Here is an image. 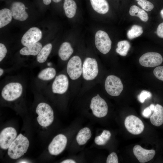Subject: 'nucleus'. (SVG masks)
Returning <instances> with one entry per match:
<instances>
[{"label":"nucleus","mask_w":163,"mask_h":163,"mask_svg":"<svg viewBox=\"0 0 163 163\" xmlns=\"http://www.w3.org/2000/svg\"><path fill=\"white\" fill-rule=\"evenodd\" d=\"M27 138L20 133L9 146L8 154L11 159H18L27 152L29 145Z\"/></svg>","instance_id":"1"},{"label":"nucleus","mask_w":163,"mask_h":163,"mask_svg":"<svg viewBox=\"0 0 163 163\" xmlns=\"http://www.w3.org/2000/svg\"><path fill=\"white\" fill-rule=\"evenodd\" d=\"M36 112L38 114V123L41 126L46 127L53 122L54 118L53 111L48 104L41 102L39 104L36 108Z\"/></svg>","instance_id":"2"},{"label":"nucleus","mask_w":163,"mask_h":163,"mask_svg":"<svg viewBox=\"0 0 163 163\" xmlns=\"http://www.w3.org/2000/svg\"><path fill=\"white\" fill-rule=\"evenodd\" d=\"M21 84L18 82H11L6 85L3 88L1 95L5 100L14 101L21 96L23 92Z\"/></svg>","instance_id":"3"},{"label":"nucleus","mask_w":163,"mask_h":163,"mask_svg":"<svg viewBox=\"0 0 163 163\" xmlns=\"http://www.w3.org/2000/svg\"><path fill=\"white\" fill-rule=\"evenodd\" d=\"M98 73V64L96 60L90 57L86 58L83 63L82 68L83 78L87 81L94 79Z\"/></svg>","instance_id":"4"},{"label":"nucleus","mask_w":163,"mask_h":163,"mask_svg":"<svg viewBox=\"0 0 163 163\" xmlns=\"http://www.w3.org/2000/svg\"><path fill=\"white\" fill-rule=\"evenodd\" d=\"M106 91L110 95L117 96L122 91L123 87L120 79L118 77L113 75L108 76L105 83Z\"/></svg>","instance_id":"5"},{"label":"nucleus","mask_w":163,"mask_h":163,"mask_svg":"<svg viewBox=\"0 0 163 163\" xmlns=\"http://www.w3.org/2000/svg\"><path fill=\"white\" fill-rule=\"evenodd\" d=\"M95 46L101 53L106 54L110 50L112 42L107 34L105 31L98 30L95 37Z\"/></svg>","instance_id":"6"},{"label":"nucleus","mask_w":163,"mask_h":163,"mask_svg":"<svg viewBox=\"0 0 163 163\" xmlns=\"http://www.w3.org/2000/svg\"><path fill=\"white\" fill-rule=\"evenodd\" d=\"M90 108L93 115L97 117H103L107 115L108 112V106L106 102L98 94L92 99Z\"/></svg>","instance_id":"7"},{"label":"nucleus","mask_w":163,"mask_h":163,"mask_svg":"<svg viewBox=\"0 0 163 163\" xmlns=\"http://www.w3.org/2000/svg\"><path fill=\"white\" fill-rule=\"evenodd\" d=\"M82 61L80 57L75 56L72 57L67 63V71L72 80L78 79L82 73Z\"/></svg>","instance_id":"8"},{"label":"nucleus","mask_w":163,"mask_h":163,"mask_svg":"<svg viewBox=\"0 0 163 163\" xmlns=\"http://www.w3.org/2000/svg\"><path fill=\"white\" fill-rule=\"evenodd\" d=\"M124 124L128 131L133 135H139L143 131L144 126L142 121L136 116L130 115L127 117Z\"/></svg>","instance_id":"9"},{"label":"nucleus","mask_w":163,"mask_h":163,"mask_svg":"<svg viewBox=\"0 0 163 163\" xmlns=\"http://www.w3.org/2000/svg\"><path fill=\"white\" fill-rule=\"evenodd\" d=\"M163 62L161 55L156 52L145 53L139 58V62L142 66L147 67H153L161 64Z\"/></svg>","instance_id":"10"},{"label":"nucleus","mask_w":163,"mask_h":163,"mask_svg":"<svg viewBox=\"0 0 163 163\" xmlns=\"http://www.w3.org/2000/svg\"><path fill=\"white\" fill-rule=\"evenodd\" d=\"M66 137L64 135L56 136L50 144L48 149L52 155H56L60 154L65 149L67 144Z\"/></svg>","instance_id":"11"},{"label":"nucleus","mask_w":163,"mask_h":163,"mask_svg":"<svg viewBox=\"0 0 163 163\" xmlns=\"http://www.w3.org/2000/svg\"><path fill=\"white\" fill-rule=\"evenodd\" d=\"M16 130L12 127L3 129L0 134V147L3 149H7L17 137Z\"/></svg>","instance_id":"12"},{"label":"nucleus","mask_w":163,"mask_h":163,"mask_svg":"<svg viewBox=\"0 0 163 163\" xmlns=\"http://www.w3.org/2000/svg\"><path fill=\"white\" fill-rule=\"evenodd\" d=\"M42 32L38 28L32 27L23 35L21 39L22 44L26 46L38 42L42 38Z\"/></svg>","instance_id":"13"},{"label":"nucleus","mask_w":163,"mask_h":163,"mask_svg":"<svg viewBox=\"0 0 163 163\" xmlns=\"http://www.w3.org/2000/svg\"><path fill=\"white\" fill-rule=\"evenodd\" d=\"M69 85L68 77L64 74L57 76L52 85V90L54 93L62 94L67 90Z\"/></svg>","instance_id":"14"},{"label":"nucleus","mask_w":163,"mask_h":163,"mask_svg":"<svg viewBox=\"0 0 163 163\" xmlns=\"http://www.w3.org/2000/svg\"><path fill=\"white\" fill-rule=\"evenodd\" d=\"M133 151L135 156L141 163H145L151 160L155 154V150L145 149L138 145L134 146Z\"/></svg>","instance_id":"15"},{"label":"nucleus","mask_w":163,"mask_h":163,"mask_svg":"<svg viewBox=\"0 0 163 163\" xmlns=\"http://www.w3.org/2000/svg\"><path fill=\"white\" fill-rule=\"evenodd\" d=\"M11 10L12 17L15 19L23 21L26 20L28 15L26 11V7L24 4L20 2H13L11 6Z\"/></svg>","instance_id":"16"},{"label":"nucleus","mask_w":163,"mask_h":163,"mask_svg":"<svg viewBox=\"0 0 163 163\" xmlns=\"http://www.w3.org/2000/svg\"><path fill=\"white\" fill-rule=\"evenodd\" d=\"M150 119L152 124L157 126H160L163 123V107L161 105L157 104L155 106Z\"/></svg>","instance_id":"17"},{"label":"nucleus","mask_w":163,"mask_h":163,"mask_svg":"<svg viewBox=\"0 0 163 163\" xmlns=\"http://www.w3.org/2000/svg\"><path fill=\"white\" fill-rule=\"evenodd\" d=\"M93 9L97 13L104 14L109 10V5L106 0H90Z\"/></svg>","instance_id":"18"},{"label":"nucleus","mask_w":163,"mask_h":163,"mask_svg":"<svg viewBox=\"0 0 163 163\" xmlns=\"http://www.w3.org/2000/svg\"><path fill=\"white\" fill-rule=\"evenodd\" d=\"M42 48V45L39 42L25 46L20 51V53L23 55L36 56L37 55Z\"/></svg>","instance_id":"19"},{"label":"nucleus","mask_w":163,"mask_h":163,"mask_svg":"<svg viewBox=\"0 0 163 163\" xmlns=\"http://www.w3.org/2000/svg\"><path fill=\"white\" fill-rule=\"evenodd\" d=\"M73 52V50L70 44L68 42H64L60 46L58 51V55L63 61L67 60Z\"/></svg>","instance_id":"20"},{"label":"nucleus","mask_w":163,"mask_h":163,"mask_svg":"<svg viewBox=\"0 0 163 163\" xmlns=\"http://www.w3.org/2000/svg\"><path fill=\"white\" fill-rule=\"evenodd\" d=\"M63 8L66 16L72 18L75 15L77 8L76 4L74 0H64Z\"/></svg>","instance_id":"21"},{"label":"nucleus","mask_w":163,"mask_h":163,"mask_svg":"<svg viewBox=\"0 0 163 163\" xmlns=\"http://www.w3.org/2000/svg\"><path fill=\"white\" fill-rule=\"evenodd\" d=\"M91 136L90 129L88 127H85L79 130L76 136V140L79 145H84L86 143Z\"/></svg>","instance_id":"22"},{"label":"nucleus","mask_w":163,"mask_h":163,"mask_svg":"<svg viewBox=\"0 0 163 163\" xmlns=\"http://www.w3.org/2000/svg\"><path fill=\"white\" fill-rule=\"evenodd\" d=\"M52 48L51 43H48L43 47L37 55V61L41 63L45 62L50 53Z\"/></svg>","instance_id":"23"},{"label":"nucleus","mask_w":163,"mask_h":163,"mask_svg":"<svg viewBox=\"0 0 163 163\" xmlns=\"http://www.w3.org/2000/svg\"><path fill=\"white\" fill-rule=\"evenodd\" d=\"M129 13L131 16L138 17L142 21L145 22L147 21L149 19V16L146 12L136 5L131 6L129 10Z\"/></svg>","instance_id":"24"},{"label":"nucleus","mask_w":163,"mask_h":163,"mask_svg":"<svg viewBox=\"0 0 163 163\" xmlns=\"http://www.w3.org/2000/svg\"><path fill=\"white\" fill-rule=\"evenodd\" d=\"M12 13L11 10L5 8L0 11V28L9 24L12 19Z\"/></svg>","instance_id":"25"},{"label":"nucleus","mask_w":163,"mask_h":163,"mask_svg":"<svg viewBox=\"0 0 163 163\" xmlns=\"http://www.w3.org/2000/svg\"><path fill=\"white\" fill-rule=\"evenodd\" d=\"M55 69L48 67L42 70L38 74L37 77L39 79L43 81H49L53 79L56 75Z\"/></svg>","instance_id":"26"},{"label":"nucleus","mask_w":163,"mask_h":163,"mask_svg":"<svg viewBox=\"0 0 163 163\" xmlns=\"http://www.w3.org/2000/svg\"><path fill=\"white\" fill-rule=\"evenodd\" d=\"M117 47L116 49V52L120 56H126L129 50L130 45L129 42L126 40L119 42Z\"/></svg>","instance_id":"27"},{"label":"nucleus","mask_w":163,"mask_h":163,"mask_svg":"<svg viewBox=\"0 0 163 163\" xmlns=\"http://www.w3.org/2000/svg\"><path fill=\"white\" fill-rule=\"evenodd\" d=\"M111 136V134L110 131L104 130L100 135L95 137L94 142L98 145H104L110 139Z\"/></svg>","instance_id":"28"},{"label":"nucleus","mask_w":163,"mask_h":163,"mask_svg":"<svg viewBox=\"0 0 163 163\" xmlns=\"http://www.w3.org/2000/svg\"><path fill=\"white\" fill-rule=\"evenodd\" d=\"M142 27L138 25H133L127 32L128 38L130 40L140 36L143 33Z\"/></svg>","instance_id":"29"},{"label":"nucleus","mask_w":163,"mask_h":163,"mask_svg":"<svg viewBox=\"0 0 163 163\" xmlns=\"http://www.w3.org/2000/svg\"><path fill=\"white\" fill-rule=\"evenodd\" d=\"M138 4L143 9L147 11L152 10L154 7L153 4L147 0H136Z\"/></svg>","instance_id":"30"},{"label":"nucleus","mask_w":163,"mask_h":163,"mask_svg":"<svg viewBox=\"0 0 163 163\" xmlns=\"http://www.w3.org/2000/svg\"><path fill=\"white\" fill-rule=\"evenodd\" d=\"M151 93L149 91L143 90L141 91L138 97L139 101L141 103H143L145 100L148 98H150L152 96Z\"/></svg>","instance_id":"31"},{"label":"nucleus","mask_w":163,"mask_h":163,"mask_svg":"<svg viewBox=\"0 0 163 163\" xmlns=\"http://www.w3.org/2000/svg\"><path fill=\"white\" fill-rule=\"evenodd\" d=\"M153 74L158 79L163 81V66L156 67L153 70Z\"/></svg>","instance_id":"32"},{"label":"nucleus","mask_w":163,"mask_h":163,"mask_svg":"<svg viewBox=\"0 0 163 163\" xmlns=\"http://www.w3.org/2000/svg\"><path fill=\"white\" fill-rule=\"evenodd\" d=\"M117 156L116 153L112 152L107 157L106 160L107 163H118Z\"/></svg>","instance_id":"33"},{"label":"nucleus","mask_w":163,"mask_h":163,"mask_svg":"<svg viewBox=\"0 0 163 163\" xmlns=\"http://www.w3.org/2000/svg\"><path fill=\"white\" fill-rule=\"evenodd\" d=\"M7 50L5 46L2 43H0V61L1 62L5 57Z\"/></svg>","instance_id":"34"},{"label":"nucleus","mask_w":163,"mask_h":163,"mask_svg":"<svg viewBox=\"0 0 163 163\" xmlns=\"http://www.w3.org/2000/svg\"><path fill=\"white\" fill-rule=\"evenodd\" d=\"M152 111L150 109L149 107L145 108L142 112V115L144 117L147 118L150 117Z\"/></svg>","instance_id":"35"},{"label":"nucleus","mask_w":163,"mask_h":163,"mask_svg":"<svg viewBox=\"0 0 163 163\" xmlns=\"http://www.w3.org/2000/svg\"><path fill=\"white\" fill-rule=\"evenodd\" d=\"M156 33L159 37L163 38V22L160 24L158 26Z\"/></svg>","instance_id":"36"},{"label":"nucleus","mask_w":163,"mask_h":163,"mask_svg":"<svg viewBox=\"0 0 163 163\" xmlns=\"http://www.w3.org/2000/svg\"><path fill=\"white\" fill-rule=\"evenodd\" d=\"M61 163H75V161L71 159H68L64 160L62 161Z\"/></svg>","instance_id":"37"},{"label":"nucleus","mask_w":163,"mask_h":163,"mask_svg":"<svg viewBox=\"0 0 163 163\" xmlns=\"http://www.w3.org/2000/svg\"><path fill=\"white\" fill-rule=\"evenodd\" d=\"M44 4L46 5L50 4L51 2V0H43Z\"/></svg>","instance_id":"38"},{"label":"nucleus","mask_w":163,"mask_h":163,"mask_svg":"<svg viewBox=\"0 0 163 163\" xmlns=\"http://www.w3.org/2000/svg\"><path fill=\"white\" fill-rule=\"evenodd\" d=\"M149 107L151 110L153 112L155 108V105L153 104H152L149 106Z\"/></svg>","instance_id":"39"},{"label":"nucleus","mask_w":163,"mask_h":163,"mask_svg":"<svg viewBox=\"0 0 163 163\" xmlns=\"http://www.w3.org/2000/svg\"><path fill=\"white\" fill-rule=\"evenodd\" d=\"M4 73V70L2 68H0V76H1Z\"/></svg>","instance_id":"40"},{"label":"nucleus","mask_w":163,"mask_h":163,"mask_svg":"<svg viewBox=\"0 0 163 163\" xmlns=\"http://www.w3.org/2000/svg\"><path fill=\"white\" fill-rule=\"evenodd\" d=\"M62 0H52V1L56 3H59Z\"/></svg>","instance_id":"41"},{"label":"nucleus","mask_w":163,"mask_h":163,"mask_svg":"<svg viewBox=\"0 0 163 163\" xmlns=\"http://www.w3.org/2000/svg\"><path fill=\"white\" fill-rule=\"evenodd\" d=\"M160 14L161 17L163 18V8L161 11Z\"/></svg>","instance_id":"42"},{"label":"nucleus","mask_w":163,"mask_h":163,"mask_svg":"<svg viewBox=\"0 0 163 163\" xmlns=\"http://www.w3.org/2000/svg\"><path fill=\"white\" fill-rule=\"evenodd\" d=\"M28 162L27 161H20V163H27Z\"/></svg>","instance_id":"43"},{"label":"nucleus","mask_w":163,"mask_h":163,"mask_svg":"<svg viewBox=\"0 0 163 163\" xmlns=\"http://www.w3.org/2000/svg\"><path fill=\"white\" fill-rule=\"evenodd\" d=\"M27 8H27L26 7V9H27Z\"/></svg>","instance_id":"44"}]
</instances>
